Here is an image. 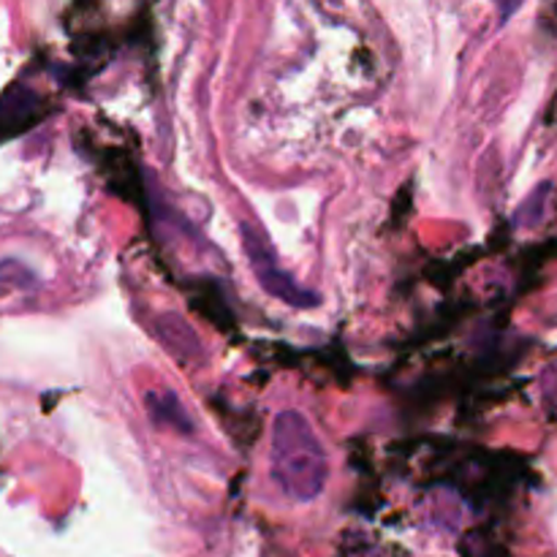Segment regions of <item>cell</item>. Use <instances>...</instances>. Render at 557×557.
<instances>
[{"label": "cell", "mask_w": 557, "mask_h": 557, "mask_svg": "<svg viewBox=\"0 0 557 557\" xmlns=\"http://www.w3.org/2000/svg\"><path fill=\"white\" fill-rule=\"evenodd\" d=\"M156 332L161 337L163 348L172 351L177 359H183V362H190V359H196L201 354L199 337H196V332L180 315H161L156 324Z\"/></svg>", "instance_id": "obj_3"}, {"label": "cell", "mask_w": 557, "mask_h": 557, "mask_svg": "<svg viewBox=\"0 0 557 557\" xmlns=\"http://www.w3.org/2000/svg\"><path fill=\"white\" fill-rule=\"evenodd\" d=\"M272 479L292 500H313L326 487L330 460L308 419L297 411L277 413L272 422Z\"/></svg>", "instance_id": "obj_1"}, {"label": "cell", "mask_w": 557, "mask_h": 557, "mask_svg": "<svg viewBox=\"0 0 557 557\" xmlns=\"http://www.w3.org/2000/svg\"><path fill=\"white\" fill-rule=\"evenodd\" d=\"M547 190H549V185H539V188L533 190L531 199H528L525 205L517 210V215H515L517 226H536V223L542 221L544 201H547Z\"/></svg>", "instance_id": "obj_5"}, {"label": "cell", "mask_w": 557, "mask_h": 557, "mask_svg": "<svg viewBox=\"0 0 557 557\" xmlns=\"http://www.w3.org/2000/svg\"><path fill=\"white\" fill-rule=\"evenodd\" d=\"M239 232H243L245 253H248L250 267H253L256 281L261 283V288H264L267 294H272V297H277L281 302L292 305V308H299V310L319 308L321 305L319 294L310 292V288H305V286H299V283L294 281L286 270H283L281 261H277V256H275V250H272L270 239L264 237V232H261L259 226L243 223V226H239Z\"/></svg>", "instance_id": "obj_2"}, {"label": "cell", "mask_w": 557, "mask_h": 557, "mask_svg": "<svg viewBox=\"0 0 557 557\" xmlns=\"http://www.w3.org/2000/svg\"><path fill=\"white\" fill-rule=\"evenodd\" d=\"M147 406H150V413L156 422L169 424V428H180L183 433H190V428H194L188 413L183 411V406H180V400L172 392H150L147 395Z\"/></svg>", "instance_id": "obj_4"}, {"label": "cell", "mask_w": 557, "mask_h": 557, "mask_svg": "<svg viewBox=\"0 0 557 557\" xmlns=\"http://www.w3.org/2000/svg\"><path fill=\"white\" fill-rule=\"evenodd\" d=\"M495 5H498V14H500V20H509V16H515L517 11L522 9V3H525V0H493Z\"/></svg>", "instance_id": "obj_6"}]
</instances>
